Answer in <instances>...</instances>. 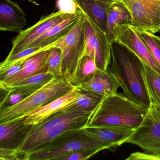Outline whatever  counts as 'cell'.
<instances>
[{
	"label": "cell",
	"instance_id": "d6a6232c",
	"mask_svg": "<svg viewBox=\"0 0 160 160\" xmlns=\"http://www.w3.org/2000/svg\"><path fill=\"white\" fill-rule=\"evenodd\" d=\"M154 108H155V110L156 112L158 113V115L160 116V105L157 106H152Z\"/></svg>",
	"mask_w": 160,
	"mask_h": 160
},
{
	"label": "cell",
	"instance_id": "4fadbf2b",
	"mask_svg": "<svg viewBox=\"0 0 160 160\" xmlns=\"http://www.w3.org/2000/svg\"><path fill=\"white\" fill-rule=\"evenodd\" d=\"M51 48L38 52L25 60L22 62L23 68L19 72L5 80L0 81L1 89L36 75L48 72Z\"/></svg>",
	"mask_w": 160,
	"mask_h": 160
},
{
	"label": "cell",
	"instance_id": "9c48e42d",
	"mask_svg": "<svg viewBox=\"0 0 160 160\" xmlns=\"http://www.w3.org/2000/svg\"><path fill=\"white\" fill-rule=\"evenodd\" d=\"M131 14L132 26L153 33L160 26V0H121Z\"/></svg>",
	"mask_w": 160,
	"mask_h": 160
},
{
	"label": "cell",
	"instance_id": "d6986e66",
	"mask_svg": "<svg viewBox=\"0 0 160 160\" xmlns=\"http://www.w3.org/2000/svg\"><path fill=\"white\" fill-rule=\"evenodd\" d=\"M83 12L106 33L108 9L112 2L97 0H75Z\"/></svg>",
	"mask_w": 160,
	"mask_h": 160
},
{
	"label": "cell",
	"instance_id": "5bb4252c",
	"mask_svg": "<svg viewBox=\"0 0 160 160\" xmlns=\"http://www.w3.org/2000/svg\"><path fill=\"white\" fill-rule=\"evenodd\" d=\"M26 14L18 3L0 0V30L20 32L27 25Z\"/></svg>",
	"mask_w": 160,
	"mask_h": 160
},
{
	"label": "cell",
	"instance_id": "277c9868",
	"mask_svg": "<svg viewBox=\"0 0 160 160\" xmlns=\"http://www.w3.org/2000/svg\"><path fill=\"white\" fill-rule=\"evenodd\" d=\"M114 148L99 138L84 134L82 129L63 133L45 146L25 154L24 160H58L65 154L81 150L98 152Z\"/></svg>",
	"mask_w": 160,
	"mask_h": 160
},
{
	"label": "cell",
	"instance_id": "d4e9b609",
	"mask_svg": "<svg viewBox=\"0 0 160 160\" xmlns=\"http://www.w3.org/2000/svg\"><path fill=\"white\" fill-rule=\"evenodd\" d=\"M135 29L160 67V37L147 31Z\"/></svg>",
	"mask_w": 160,
	"mask_h": 160
},
{
	"label": "cell",
	"instance_id": "ffe728a7",
	"mask_svg": "<svg viewBox=\"0 0 160 160\" xmlns=\"http://www.w3.org/2000/svg\"><path fill=\"white\" fill-rule=\"evenodd\" d=\"M97 70L94 60L85 55L78 62L73 75L69 81L74 87H79L90 80Z\"/></svg>",
	"mask_w": 160,
	"mask_h": 160
},
{
	"label": "cell",
	"instance_id": "3957f363",
	"mask_svg": "<svg viewBox=\"0 0 160 160\" xmlns=\"http://www.w3.org/2000/svg\"><path fill=\"white\" fill-rule=\"evenodd\" d=\"M148 109L118 92L104 98L92 113L86 126H117L136 129Z\"/></svg>",
	"mask_w": 160,
	"mask_h": 160
},
{
	"label": "cell",
	"instance_id": "52a82bcc",
	"mask_svg": "<svg viewBox=\"0 0 160 160\" xmlns=\"http://www.w3.org/2000/svg\"><path fill=\"white\" fill-rule=\"evenodd\" d=\"M85 55L94 60L97 68L107 71L111 59V44L106 33L103 31L87 15L85 14Z\"/></svg>",
	"mask_w": 160,
	"mask_h": 160
},
{
	"label": "cell",
	"instance_id": "836d02e7",
	"mask_svg": "<svg viewBox=\"0 0 160 160\" xmlns=\"http://www.w3.org/2000/svg\"><path fill=\"white\" fill-rule=\"evenodd\" d=\"M97 1H100L104 2H114V0H97Z\"/></svg>",
	"mask_w": 160,
	"mask_h": 160
},
{
	"label": "cell",
	"instance_id": "9a60e30c",
	"mask_svg": "<svg viewBox=\"0 0 160 160\" xmlns=\"http://www.w3.org/2000/svg\"><path fill=\"white\" fill-rule=\"evenodd\" d=\"M82 130L84 134L99 138L116 148L125 143L136 129L122 126H86Z\"/></svg>",
	"mask_w": 160,
	"mask_h": 160
},
{
	"label": "cell",
	"instance_id": "cb8c5ba5",
	"mask_svg": "<svg viewBox=\"0 0 160 160\" xmlns=\"http://www.w3.org/2000/svg\"><path fill=\"white\" fill-rule=\"evenodd\" d=\"M54 77V76L49 72L40 74L14 83L6 88L15 87L23 88H24L27 90H28L31 92H34L50 81Z\"/></svg>",
	"mask_w": 160,
	"mask_h": 160
},
{
	"label": "cell",
	"instance_id": "4316f807",
	"mask_svg": "<svg viewBox=\"0 0 160 160\" xmlns=\"http://www.w3.org/2000/svg\"><path fill=\"white\" fill-rule=\"evenodd\" d=\"M62 53L61 49L57 47H52L48 61V72L54 77H62Z\"/></svg>",
	"mask_w": 160,
	"mask_h": 160
},
{
	"label": "cell",
	"instance_id": "4dcf8cb0",
	"mask_svg": "<svg viewBox=\"0 0 160 160\" xmlns=\"http://www.w3.org/2000/svg\"><path fill=\"white\" fill-rule=\"evenodd\" d=\"M1 160H21L19 152L16 148H9L1 147L0 148Z\"/></svg>",
	"mask_w": 160,
	"mask_h": 160
},
{
	"label": "cell",
	"instance_id": "8fae6325",
	"mask_svg": "<svg viewBox=\"0 0 160 160\" xmlns=\"http://www.w3.org/2000/svg\"><path fill=\"white\" fill-rule=\"evenodd\" d=\"M80 94V88L75 87L74 88L65 95L50 102L45 105L25 114L16 120H21L24 125L28 126L36 125L59 111L72 105L78 99Z\"/></svg>",
	"mask_w": 160,
	"mask_h": 160
},
{
	"label": "cell",
	"instance_id": "7c38bea8",
	"mask_svg": "<svg viewBox=\"0 0 160 160\" xmlns=\"http://www.w3.org/2000/svg\"><path fill=\"white\" fill-rule=\"evenodd\" d=\"M115 42L130 49L143 63L148 65L160 74V66L132 25H125L121 27L117 32Z\"/></svg>",
	"mask_w": 160,
	"mask_h": 160
},
{
	"label": "cell",
	"instance_id": "5b68a950",
	"mask_svg": "<svg viewBox=\"0 0 160 160\" xmlns=\"http://www.w3.org/2000/svg\"><path fill=\"white\" fill-rule=\"evenodd\" d=\"M74 88L67 78L54 77L18 104L0 109V124L16 120L25 114L65 95Z\"/></svg>",
	"mask_w": 160,
	"mask_h": 160
},
{
	"label": "cell",
	"instance_id": "7402d4cb",
	"mask_svg": "<svg viewBox=\"0 0 160 160\" xmlns=\"http://www.w3.org/2000/svg\"><path fill=\"white\" fill-rule=\"evenodd\" d=\"M79 88L81 94L77 101L71 105V107L77 111L92 113L105 96L90 91Z\"/></svg>",
	"mask_w": 160,
	"mask_h": 160
},
{
	"label": "cell",
	"instance_id": "ba28073f",
	"mask_svg": "<svg viewBox=\"0 0 160 160\" xmlns=\"http://www.w3.org/2000/svg\"><path fill=\"white\" fill-rule=\"evenodd\" d=\"M125 143L138 146L148 153L160 155V116L151 106L142 122Z\"/></svg>",
	"mask_w": 160,
	"mask_h": 160
},
{
	"label": "cell",
	"instance_id": "2e32d148",
	"mask_svg": "<svg viewBox=\"0 0 160 160\" xmlns=\"http://www.w3.org/2000/svg\"><path fill=\"white\" fill-rule=\"evenodd\" d=\"M82 13L83 11H81L72 14L70 17L56 25L33 41L28 48L32 47H46L56 45L72 30Z\"/></svg>",
	"mask_w": 160,
	"mask_h": 160
},
{
	"label": "cell",
	"instance_id": "d590c367",
	"mask_svg": "<svg viewBox=\"0 0 160 160\" xmlns=\"http://www.w3.org/2000/svg\"><path fill=\"white\" fill-rule=\"evenodd\" d=\"M114 1H116V0H114Z\"/></svg>",
	"mask_w": 160,
	"mask_h": 160
},
{
	"label": "cell",
	"instance_id": "83f0119b",
	"mask_svg": "<svg viewBox=\"0 0 160 160\" xmlns=\"http://www.w3.org/2000/svg\"><path fill=\"white\" fill-rule=\"evenodd\" d=\"M4 91L6 92V93L1 102L0 109L8 108L16 105L31 95L19 92L12 91Z\"/></svg>",
	"mask_w": 160,
	"mask_h": 160
},
{
	"label": "cell",
	"instance_id": "7a4b0ae2",
	"mask_svg": "<svg viewBox=\"0 0 160 160\" xmlns=\"http://www.w3.org/2000/svg\"><path fill=\"white\" fill-rule=\"evenodd\" d=\"M92 113L74 110L71 106L42 122L32 126L16 147L22 160L25 154L35 150L63 133L86 127Z\"/></svg>",
	"mask_w": 160,
	"mask_h": 160
},
{
	"label": "cell",
	"instance_id": "f1b7e54d",
	"mask_svg": "<svg viewBox=\"0 0 160 160\" xmlns=\"http://www.w3.org/2000/svg\"><path fill=\"white\" fill-rule=\"evenodd\" d=\"M94 150H81L65 154L57 160H85L98 153Z\"/></svg>",
	"mask_w": 160,
	"mask_h": 160
},
{
	"label": "cell",
	"instance_id": "484cf974",
	"mask_svg": "<svg viewBox=\"0 0 160 160\" xmlns=\"http://www.w3.org/2000/svg\"><path fill=\"white\" fill-rule=\"evenodd\" d=\"M53 46H54L46 47L40 46L32 47L29 48L22 50L21 52L12 56V57L9 58H6L5 60L1 63L0 71L4 70L16 63L22 62L34 54L42 50L49 49Z\"/></svg>",
	"mask_w": 160,
	"mask_h": 160
},
{
	"label": "cell",
	"instance_id": "44dd1931",
	"mask_svg": "<svg viewBox=\"0 0 160 160\" xmlns=\"http://www.w3.org/2000/svg\"><path fill=\"white\" fill-rule=\"evenodd\" d=\"M145 78L151 106L160 105V74L148 65L143 63Z\"/></svg>",
	"mask_w": 160,
	"mask_h": 160
},
{
	"label": "cell",
	"instance_id": "e575fe53",
	"mask_svg": "<svg viewBox=\"0 0 160 160\" xmlns=\"http://www.w3.org/2000/svg\"><path fill=\"white\" fill-rule=\"evenodd\" d=\"M159 32V33H160V28H159V32Z\"/></svg>",
	"mask_w": 160,
	"mask_h": 160
},
{
	"label": "cell",
	"instance_id": "8992f818",
	"mask_svg": "<svg viewBox=\"0 0 160 160\" xmlns=\"http://www.w3.org/2000/svg\"><path fill=\"white\" fill-rule=\"evenodd\" d=\"M85 20L83 12L72 30L55 45L62 51V77L68 80L72 76L78 62L85 55Z\"/></svg>",
	"mask_w": 160,
	"mask_h": 160
},
{
	"label": "cell",
	"instance_id": "603a6c76",
	"mask_svg": "<svg viewBox=\"0 0 160 160\" xmlns=\"http://www.w3.org/2000/svg\"><path fill=\"white\" fill-rule=\"evenodd\" d=\"M32 126L24 125L21 120L0 124L1 145L12 140L20 133H27Z\"/></svg>",
	"mask_w": 160,
	"mask_h": 160
},
{
	"label": "cell",
	"instance_id": "e0dca14e",
	"mask_svg": "<svg viewBox=\"0 0 160 160\" xmlns=\"http://www.w3.org/2000/svg\"><path fill=\"white\" fill-rule=\"evenodd\" d=\"M132 24L131 14L121 0H116L109 6L108 15L106 34L110 44L115 42L120 28Z\"/></svg>",
	"mask_w": 160,
	"mask_h": 160
},
{
	"label": "cell",
	"instance_id": "6da1fadb",
	"mask_svg": "<svg viewBox=\"0 0 160 160\" xmlns=\"http://www.w3.org/2000/svg\"><path fill=\"white\" fill-rule=\"evenodd\" d=\"M108 71L117 78L124 96L139 105L150 107L144 64L133 52L118 43L111 44V61Z\"/></svg>",
	"mask_w": 160,
	"mask_h": 160
},
{
	"label": "cell",
	"instance_id": "f546056e",
	"mask_svg": "<svg viewBox=\"0 0 160 160\" xmlns=\"http://www.w3.org/2000/svg\"><path fill=\"white\" fill-rule=\"evenodd\" d=\"M57 4L58 11L69 14H74L82 11L75 0H58Z\"/></svg>",
	"mask_w": 160,
	"mask_h": 160
},
{
	"label": "cell",
	"instance_id": "30bf717a",
	"mask_svg": "<svg viewBox=\"0 0 160 160\" xmlns=\"http://www.w3.org/2000/svg\"><path fill=\"white\" fill-rule=\"evenodd\" d=\"M72 15L58 11L46 16H44L36 24L20 32L13 39L12 47L7 58L12 57L27 49L33 41Z\"/></svg>",
	"mask_w": 160,
	"mask_h": 160
},
{
	"label": "cell",
	"instance_id": "ac0fdd59",
	"mask_svg": "<svg viewBox=\"0 0 160 160\" xmlns=\"http://www.w3.org/2000/svg\"><path fill=\"white\" fill-rule=\"evenodd\" d=\"M120 87L118 80L108 71L98 70L93 77L87 83L78 87L106 97L118 93Z\"/></svg>",
	"mask_w": 160,
	"mask_h": 160
},
{
	"label": "cell",
	"instance_id": "1f68e13d",
	"mask_svg": "<svg viewBox=\"0 0 160 160\" xmlns=\"http://www.w3.org/2000/svg\"><path fill=\"white\" fill-rule=\"evenodd\" d=\"M22 62L16 63L8 68L0 71V81H3L12 76L16 74L23 68Z\"/></svg>",
	"mask_w": 160,
	"mask_h": 160
}]
</instances>
